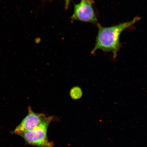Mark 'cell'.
<instances>
[{
    "instance_id": "5b68a950",
    "label": "cell",
    "mask_w": 147,
    "mask_h": 147,
    "mask_svg": "<svg viewBox=\"0 0 147 147\" xmlns=\"http://www.w3.org/2000/svg\"><path fill=\"white\" fill-rule=\"evenodd\" d=\"M69 94L71 98L74 100H78L82 97V91L80 87L75 86L71 89Z\"/></svg>"
},
{
    "instance_id": "277c9868",
    "label": "cell",
    "mask_w": 147,
    "mask_h": 147,
    "mask_svg": "<svg viewBox=\"0 0 147 147\" xmlns=\"http://www.w3.org/2000/svg\"><path fill=\"white\" fill-rule=\"evenodd\" d=\"M71 18L78 21L97 23L91 3L89 0H82L80 2L75 5L74 12Z\"/></svg>"
},
{
    "instance_id": "3957f363",
    "label": "cell",
    "mask_w": 147,
    "mask_h": 147,
    "mask_svg": "<svg viewBox=\"0 0 147 147\" xmlns=\"http://www.w3.org/2000/svg\"><path fill=\"white\" fill-rule=\"evenodd\" d=\"M28 110V113L27 116L16 127L14 131L11 132L12 134L18 135L20 133L34 130L47 118V117L44 114L34 113L30 106L29 107Z\"/></svg>"
},
{
    "instance_id": "6da1fadb",
    "label": "cell",
    "mask_w": 147,
    "mask_h": 147,
    "mask_svg": "<svg viewBox=\"0 0 147 147\" xmlns=\"http://www.w3.org/2000/svg\"><path fill=\"white\" fill-rule=\"evenodd\" d=\"M140 19L139 17H135L131 21L113 26L103 27L99 26L96 43L91 51V54L94 55L97 50L101 49L113 53L114 58L116 57L117 53L120 47L119 36L121 32Z\"/></svg>"
},
{
    "instance_id": "7a4b0ae2",
    "label": "cell",
    "mask_w": 147,
    "mask_h": 147,
    "mask_svg": "<svg viewBox=\"0 0 147 147\" xmlns=\"http://www.w3.org/2000/svg\"><path fill=\"white\" fill-rule=\"evenodd\" d=\"M53 117H47L39 126L31 131L20 133V136L28 144L38 147H54V144L50 142L47 137V130Z\"/></svg>"
}]
</instances>
